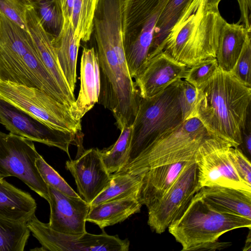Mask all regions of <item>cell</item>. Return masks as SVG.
I'll list each match as a JSON object with an SVG mask.
<instances>
[{
    "label": "cell",
    "instance_id": "obj_1",
    "mask_svg": "<svg viewBox=\"0 0 251 251\" xmlns=\"http://www.w3.org/2000/svg\"><path fill=\"white\" fill-rule=\"evenodd\" d=\"M251 87L218 67L197 88L194 117L201 122L209 135L238 148L242 142V131L251 113Z\"/></svg>",
    "mask_w": 251,
    "mask_h": 251
},
{
    "label": "cell",
    "instance_id": "obj_2",
    "mask_svg": "<svg viewBox=\"0 0 251 251\" xmlns=\"http://www.w3.org/2000/svg\"><path fill=\"white\" fill-rule=\"evenodd\" d=\"M94 37L100 74L98 103L111 112L121 130L132 126L141 97L127 67L121 35L96 31Z\"/></svg>",
    "mask_w": 251,
    "mask_h": 251
},
{
    "label": "cell",
    "instance_id": "obj_3",
    "mask_svg": "<svg viewBox=\"0 0 251 251\" xmlns=\"http://www.w3.org/2000/svg\"><path fill=\"white\" fill-rule=\"evenodd\" d=\"M225 21L219 11L203 13L189 5L170 31L163 51L188 68L201 60L216 58Z\"/></svg>",
    "mask_w": 251,
    "mask_h": 251
},
{
    "label": "cell",
    "instance_id": "obj_4",
    "mask_svg": "<svg viewBox=\"0 0 251 251\" xmlns=\"http://www.w3.org/2000/svg\"><path fill=\"white\" fill-rule=\"evenodd\" d=\"M251 227V219L216 210L197 192L187 208L168 229L181 245L182 251H190L217 241L229 231Z\"/></svg>",
    "mask_w": 251,
    "mask_h": 251
},
{
    "label": "cell",
    "instance_id": "obj_5",
    "mask_svg": "<svg viewBox=\"0 0 251 251\" xmlns=\"http://www.w3.org/2000/svg\"><path fill=\"white\" fill-rule=\"evenodd\" d=\"M180 80L174 82L153 96L141 98L138 111L131 126L127 159L120 172L128 166L160 135L183 122L178 98Z\"/></svg>",
    "mask_w": 251,
    "mask_h": 251
},
{
    "label": "cell",
    "instance_id": "obj_6",
    "mask_svg": "<svg viewBox=\"0 0 251 251\" xmlns=\"http://www.w3.org/2000/svg\"><path fill=\"white\" fill-rule=\"evenodd\" d=\"M208 135L197 118L189 119L160 135L121 172L141 175L158 166L195 160L201 144Z\"/></svg>",
    "mask_w": 251,
    "mask_h": 251
},
{
    "label": "cell",
    "instance_id": "obj_7",
    "mask_svg": "<svg viewBox=\"0 0 251 251\" xmlns=\"http://www.w3.org/2000/svg\"><path fill=\"white\" fill-rule=\"evenodd\" d=\"M168 1L123 0V47L127 67L133 78L147 60L156 24Z\"/></svg>",
    "mask_w": 251,
    "mask_h": 251
},
{
    "label": "cell",
    "instance_id": "obj_8",
    "mask_svg": "<svg viewBox=\"0 0 251 251\" xmlns=\"http://www.w3.org/2000/svg\"><path fill=\"white\" fill-rule=\"evenodd\" d=\"M0 97L52 129L81 133V120L70 108L40 89L0 80Z\"/></svg>",
    "mask_w": 251,
    "mask_h": 251
},
{
    "label": "cell",
    "instance_id": "obj_9",
    "mask_svg": "<svg viewBox=\"0 0 251 251\" xmlns=\"http://www.w3.org/2000/svg\"><path fill=\"white\" fill-rule=\"evenodd\" d=\"M39 155L33 141L0 131V175L18 178L48 201V185L35 164Z\"/></svg>",
    "mask_w": 251,
    "mask_h": 251
},
{
    "label": "cell",
    "instance_id": "obj_10",
    "mask_svg": "<svg viewBox=\"0 0 251 251\" xmlns=\"http://www.w3.org/2000/svg\"><path fill=\"white\" fill-rule=\"evenodd\" d=\"M232 145L220 138L207 136L195 157L198 169V186H223L251 191V186L236 171L229 156Z\"/></svg>",
    "mask_w": 251,
    "mask_h": 251
},
{
    "label": "cell",
    "instance_id": "obj_11",
    "mask_svg": "<svg viewBox=\"0 0 251 251\" xmlns=\"http://www.w3.org/2000/svg\"><path fill=\"white\" fill-rule=\"evenodd\" d=\"M33 236L42 246V251H127L129 241L103 231L100 234L87 232L71 235L56 231L48 223L39 221L35 215L27 222Z\"/></svg>",
    "mask_w": 251,
    "mask_h": 251
},
{
    "label": "cell",
    "instance_id": "obj_12",
    "mask_svg": "<svg viewBox=\"0 0 251 251\" xmlns=\"http://www.w3.org/2000/svg\"><path fill=\"white\" fill-rule=\"evenodd\" d=\"M199 191L198 169L193 160L162 198L148 208V224L151 229L158 234L164 232L181 216Z\"/></svg>",
    "mask_w": 251,
    "mask_h": 251
},
{
    "label": "cell",
    "instance_id": "obj_13",
    "mask_svg": "<svg viewBox=\"0 0 251 251\" xmlns=\"http://www.w3.org/2000/svg\"><path fill=\"white\" fill-rule=\"evenodd\" d=\"M0 124L11 133L56 147L69 157L70 145L80 135L52 129L0 97Z\"/></svg>",
    "mask_w": 251,
    "mask_h": 251
},
{
    "label": "cell",
    "instance_id": "obj_14",
    "mask_svg": "<svg viewBox=\"0 0 251 251\" xmlns=\"http://www.w3.org/2000/svg\"><path fill=\"white\" fill-rule=\"evenodd\" d=\"M66 168L75 178L78 194L90 204L109 185L111 174L98 148L86 150L76 159L67 161Z\"/></svg>",
    "mask_w": 251,
    "mask_h": 251
},
{
    "label": "cell",
    "instance_id": "obj_15",
    "mask_svg": "<svg viewBox=\"0 0 251 251\" xmlns=\"http://www.w3.org/2000/svg\"><path fill=\"white\" fill-rule=\"evenodd\" d=\"M188 68L162 51L146 60L133 78L141 98L153 96L184 79Z\"/></svg>",
    "mask_w": 251,
    "mask_h": 251
},
{
    "label": "cell",
    "instance_id": "obj_16",
    "mask_svg": "<svg viewBox=\"0 0 251 251\" xmlns=\"http://www.w3.org/2000/svg\"><path fill=\"white\" fill-rule=\"evenodd\" d=\"M50 216L52 229L63 233L79 235L86 232V217L91 205L80 197L65 195L48 186Z\"/></svg>",
    "mask_w": 251,
    "mask_h": 251
},
{
    "label": "cell",
    "instance_id": "obj_17",
    "mask_svg": "<svg viewBox=\"0 0 251 251\" xmlns=\"http://www.w3.org/2000/svg\"><path fill=\"white\" fill-rule=\"evenodd\" d=\"M80 88L78 96L70 108L72 117L81 118L98 102L100 74L97 54L94 47L83 48L80 67Z\"/></svg>",
    "mask_w": 251,
    "mask_h": 251
},
{
    "label": "cell",
    "instance_id": "obj_18",
    "mask_svg": "<svg viewBox=\"0 0 251 251\" xmlns=\"http://www.w3.org/2000/svg\"><path fill=\"white\" fill-rule=\"evenodd\" d=\"M25 22L27 29L33 39L42 62L63 93L74 103L76 99L74 93L69 86L59 64L52 43L54 37L44 29L32 6L26 11Z\"/></svg>",
    "mask_w": 251,
    "mask_h": 251
},
{
    "label": "cell",
    "instance_id": "obj_19",
    "mask_svg": "<svg viewBox=\"0 0 251 251\" xmlns=\"http://www.w3.org/2000/svg\"><path fill=\"white\" fill-rule=\"evenodd\" d=\"M189 162L182 161L158 166L141 175L142 183L139 199L142 204L148 208L159 201Z\"/></svg>",
    "mask_w": 251,
    "mask_h": 251
},
{
    "label": "cell",
    "instance_id": "obj_20",
    "mask_svg": "<svg viewBox=\"0 0 251 251\" xmlns=\"http://www.w3.org/2000/svg\"><path fill=\"white\" fill-rule=\"evenodd\" d=\"M198 193L216 210L251 219V191L211 186L202 187Z\"/></svg>",
    "mask_w": 251,
    "mask_h": 251
},
{
    "label": "cell",
    "instance_id": "obj_21",
    "mask_svg": "<svg viewBox=\"0 0 251 251\" xmlns=\"http://www.w3.org/2000/svg\"><path fill=\"white\" fill-rule=\"evenodd\" d=\"M35 200L31 195L0 180V217L27 223L35 215Z\"/></svg>",
    "mask_w": 251,
    "mask_h": 251
},
{
    "label": "cell",
    "instance_id": "obj_22",
    "mask_svg": "<svg viewBox=\"0 0 251 251\" xmlns=\"http://www.w3.org/2000/svg\"><path fill=\"white\" fill-rule=\"evenodd\" d=\"M142 204L138 197H130L91 206L86 221L100 228L121 223L140 211Z\"/></svg>",
    "mask_w": 251,
    "mask_h": 251
},
{
    "label": "cell",
    "instance_id": "obj_23",
    "mask_svg": "<svg viewBox=\"0 0 251 251\" xmlns=\"http://www.w3.org/2000/svg\"><path fill=\"white\" fill-rule=\"evenodd\" d=\"M80 41L75 35L70 20L64 21L60 33L52 39L61 70L74 93L76 82V63Z\"/></svg>",
    "mask_w": 251,
    "mask_h": 251
},
{
    "label": "cell",
    "instance_id": "obj_24",
    "mask_svg": "<svg viewBox=\"0 0 251 251\" xmlns=\"http://www.w3.org/2000/svg\"><path fill=\"white\" fill-rule=\"evenodd\" d=\"M251 32L243 24L225 21L221 29L216 56L220 69L226 72L232 70Z\"/></svg>",
    "mask_w": 251,
    "mask_h": 251
},
{
    "label": "cell",
    "instance_id": "obj_25",
    "mask_svg": "<svg viewBox=\"0 0 251 251\" xmlns=\"http://www.w3.org/2000/svg\"><path fill=\"white\" fill-rule=\"evenodd\" d=\"M193 0H169L156 24L147 59L162 51L170 31L177 23Z\"/></svg>",
    "mask_w": 251,
    "mask_h": 251
},
{
    "label": "cell",
    "instance_id": "obj_26",
    "mask_svg": "<svg viewBox=\"0 0 251 251\" xmlns=\"http://www.w3.org/2000/svg\"><path fill=\"white\" fill-rule=\"evenodd\" d=\"M142 183L141 175L122 172L111 174L109 185L92 201L90 205L130 197L139 198Z\"/></svg>",
    "mask_w": 251,
    "mask_h": 251
},
{
    "label": "cell",
    "instance_id": "obj_27",
    "mask_svg": "<svg viewBox=\"0 0 251 251\" xmlns=\"http://www.w3.org/2000/svg\"><path fill=\"white\" fill-rule=\"evenodd\" d=\"M44 29L54 38L60 33L64 24L60 0H29Z\"/></svg>",
    "mask_w": 251,
    "mask_h": 251
},
{
    "label": "cell",
    "instance_id": "obj_28",
    "mask_svg": "<svg viewBox=\"0 0 251 251\" xmlns=\"http://www.w3.org/2000/svg\"><path fill=\"white\" fill-rule=\"evenodd\" d=\"M27 223L0 217V251H23L30 231Z\"/></svg>",
    "mask_w": 251,
    "mask_h": 251
},
{
    "label": "cell",
    "instance_id": "obj_29",
    "mask_svg": "<svg viewBox=\"0 0 251 251\" xmlns=\"http://www.w3.org/2000/svg\"><path fill=\"white\" fill-rule=\"evenodd\" d=\"M132 126L121 130L117 140L110 147L99 150L102 160L110 174L118 173L124 166L128 153Z\"/></svg>",
    "mask_w": 251,
    "mask_h": 251
},
{
    "label": "cell",
    "instance_id": "obj_30",
    "mask_svg": "<svg viewBox=\"0 0 251 251\" xmlns=\"http://www.w3.org/2000/svg\"><path fill=\"white\" fill-rule=\"evenodd\" d=\"M98 0H74L71 23L76 37L88 41L93 32V19Z\"/></svg>",
    "mask_w": 251,
    "mask_h": 251
},
{
    "label": "cell",
    "instance_id": "obj_31",
    "mask_svg": "<svg viewBox=\"0 0 251 251\" xmlns=\"http://www.w3.org/2000/svg\"><path fill=\"white\" fill-rule=\"evenodd\" d=\"M0 42L12 50L27 48L34 43L28 31L4 15H0Z\"/></svg>",
    "mask_w": 251,
    "mask_h": 251
},
{
    "label": "cell",
    "instance_id": "obj_32",
    "mask_svg": "<svg viewBox=\"0 0 251 251\" xmlns=\"http://www.w3.org/2000/svg\"><path fill=\"white\" fill-rule=\"evenodd\" d=\"M35 164L42 178L47 185L68 196L80 197L58 172L46 162L40 154L36 159Z\"/></svg>",
    "mask_w": 251,
    "mask_h": 251
},
{
    "label": "cell",
    "instance_id": "obj_33",
    "mask_svg": "<svg viewBox=\"0 0 251 251\" xmlns=\"http://www.w3.org/2000/svg\"><path fill=\"white\" fill-rule=\"evenodd\" d=\"M218 67L216 58L201 60L188 68L184 80L197 88L214 74Z\"/></svg>",
    "mask_w": 251,
    "mask_h": 251
},
{
    "label": "cell",
    "instance_id": "obj_34",
    "mask_svg": "<svg viewBox=\"0 0 251 251\" xmlns=\"http://www.w3.org/2000/svg\"><path fill=\"white\" fill-rule=\"evenodd\" d=\"M229 72L242 83L251 87V35L247 37L241 53Z\"/></svg>",
    "mask_w": 251,
    "mask_h": 251
},
{
    "label": "cell",
    "instance_id": "obj_35",
    "mask_svg": "<svg viewBox=\"0 0 251 251\" xmlns=\"http://www.w3.org/2000/svg\"><path fill=\"white\" fill-rule=\"evenodd\" d=\"M31 6L29 0H0V13L25 30L26 11Z\"/></svg>",
    "mask_w": 251,
    "mask_h": 251
},
{
    "label": "cell",
    "instance_id": "obj_36",
    "mask_svg": "<svg viewBox=\"0 0 251 251\" xmlns=\"http://www.w3.org/2000/svg\"><path fill=\"white\" fill-rule=\"evenodd\" d=\"M178 98L182 121L194 117L197 98V88L186 80L181 79Z\"/></svg>",
    "mask_w": 251,
    "mask_h": 251
},
{
    "label": "cell",
    "instance_id": "obj_37",
    "mask_svg": "<svg viewBox=\"0 0 251 251\" xmlns=\"http://www.w3.org/2000/svg\"><path fill=\"white\" fill-rule=\"evenodd\" d=\"M229 156L240 177L251 186V164L250 159L239 148L231 147Z\"/></svg>",
    "mask_w": 251,
    "mask_h": 251
},
{
    "label": "cell",
    "instance_id": "obj_38",
    "mask_svg": "<svg viewBox=\"0 0 251 251\" xmlns=\"http://www.w3.org/2000/svg\"><path fill=\"white\" fill-rule=\"evenodd\" d=\"M242 142L240 146V149L244 153L249 156L251 155V113L248 115L246 126L242 131ZM247 156V155H246Z\"/></svg>",
    "mask_w": 251,
    "mask_h": 251
},
{
    "label": "cell",
    "instance_id": "obj_39",
    "mask_svg": "<svg viewBox=\"0 0 251 251\" xmlns=\"http://www.w3.org/2000/svg\"><path fill=\"white\" fill-rule=\"evenodd\" d=\"M240 10V18L237 22L242 23L245 27L251 31V0H237Z\"/></svg>",
    "mask_w": 251,
    "mask_h": 251
},
{
    "label": "cell",
    "instance_id": "obj_40",
    "mask_svg": "<svg viewBox=\"0 0 251 251\" xmlns=\"http://www.w3.org/2000/svg\"><path fill=\"white\" fill-rule=\"evenodd\" d=\"M222 0H193L190 6L203 13L218 11V5Z\"/></svg>",
    "mask_w": 251,
    "mask_h": 251
},
{
    "label": "cell",
    "instance_id": "obj_41",
    "mask_svg": "<svg viewBox=\"0 0 251 251\" xmlns=\"http://www.w3.org/2000/svg\"><path fill=\"white\" fill-rule=\"evenodd\" d=\"M74 0H60L64 20L71 21Z\"/></svg>",
    "mask_w": 251,
    "mask_h": 251
},
{
    "label": "cell",
    "instance_id": "obj_42",
    "mask_svg": "<svg viewBox=\"0 0 251 251\" xmlns=\"http://www.w3.org/2000/svg\"><path fill=\"white\" fill-rule=\"evenodd\" d=\"M251 229L249 232L248 235H247V239L245 242V245L244 246L243 251H251Z\"/></svg>",
    "mask_w": 251,
    "mask_h": 251
},
{
    "label": "cell",
    "instance_id": "obj_43",
    "mask_svg": "<svg viewBox=\"0 0 251 251\" xmlns=\"http://www.w3.org/2000/svg\"><path fill=\"white\" fill-rule=\"evenodd\" d=\"M3 179V178L1 177V176L0 175V179Z\"/></svg>",
    "mask_w": 251,
    "mask_h": 251
},
{
    "label": "cell",
    "instance_id": "obj_44",
    "mask_svg": "<svg viewBox=\"0 0 251 251\" xmlns=\"http://www.w3.org/2000/svg\"><path fill=\"white\" fill-rule=\"evenodd\" d=\"M0 15H1V13L0 12Z\"/></svg>",
    "mask_w": 251,
    "mask_h": 251
}]
</instances>
